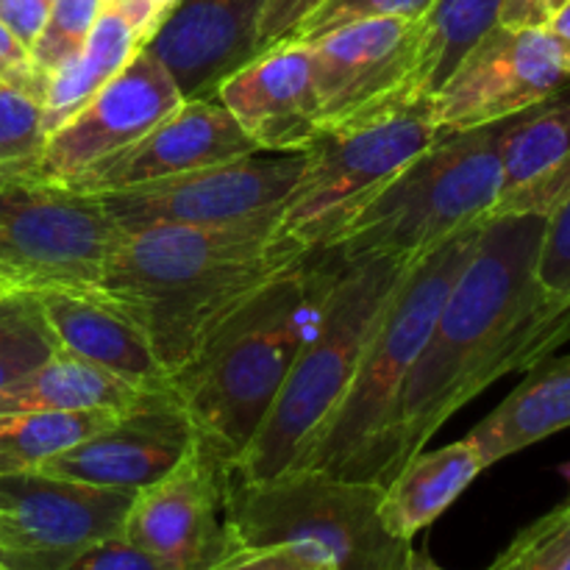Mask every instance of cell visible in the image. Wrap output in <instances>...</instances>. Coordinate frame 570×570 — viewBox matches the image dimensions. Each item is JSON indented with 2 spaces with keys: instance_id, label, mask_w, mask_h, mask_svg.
<instances>
[{
  "instance_id": "cell-28",
  "label": "cell",
  "mask_w": 570,
  "mask_h": 570,
  "mask_svg": "<svg viewBox=\"0 0 570 570\" xmlns=\"http://www.w3.org/2000/svg\"><path fill=\"white\" fill-rule=\"evenodd\" d=\"M104 0H53L48 22L39 33L37 45L31 48V61L37 76L48 87V78L65 65L70 56L78 53L83 39L92 31Z\"/></svg>"
},
{
  "instance_id": "cell-26",
  "label": "cell",
  "mask_w": 570,
  "mask_h": 570,
  "mask_svg": "<svg viewBox=\"0 0 570 570\" xmlns=\"http://www.w3.org/2000/svg\"><path fill=\"white\" fill-rule=\"evenodd\" d=\"M570 154V89L546 104L521 111L501 142L504 187L501 195L521 187L549 165Z\"/></svg>"
},
{
  "instance_id": "cell-19",
  "label": "cell",
  "mask_w": 570,
  "mask_h": 570,
  "mask_svg": "<svg viewBox=\"0 0 570 570\" xmlns=\"http://www.w3.org/2000/svg\"><path fill=\"white\" fill-rule=\"evenodd\" d=\"M39 301L61 351L137 387H170V373L156 356L148 334L100 293L50 289L39 293Z\"/></svg>"
},
{
  "instance_id": "cell-10",
  "label": "cell",
  "mask_w": 570,
  "mask_h": 570,
  "mask_svg": "<svg viewBox=\"0 0 570 570\" xmlns=\"http://www.w3.org/2000/svg\"><path fill=\"white\" fill-rule=\"evenodd\" d=\"M137 493L37 471L0 476V560L11 570H65L100 540L122 534Z\"/></svg>"
},
{
  "instance_id": "cell-31",
  "label": "cell",
  "mask_w": 570,
  "mask_h": 570,
  "mask_svg": "<svg viewBox=\"0 0 570 570\" xmlns=\"http://www.w3.org/2000/svg\"><path fill=\"white\" fill-rule=\"evenodd\" d=\"M438 0H323L289 39L312 42L323 33L334 31L340 26H348L356 20H371V17H406V20H429Z\"/></svg>"
},
{
  "instance_id": "cell-17",
  "label": "cell",
  "mask_w": 570,
  "mask_h": 570,
  "mask_svg": "<svg viewBox=\"0 0 570 570\" xmlns=\"http://www.w3.org/2000/svg\"><path fill=\"white\" fill-rule=\"evenodd\" d=\"M215 98L239 122L256 150L298 154L323 134L317 109L312 48L287 39L256 53L248 65L223 78Z\"/></svg>"
},
{
  "instance_id": "cell-32",
  "label": "cell",
  "mask_w": 570,
  "mask_h": 570,
  "mask_svg": "<svg viewBox=\"0 0 570 570\" xmlns=\"http://www.w3.org/2000/svg\"><path fill=\"white\" fill-rule=\"evenodd\" d=\"M538 282L554 298L570 301V195L546 223Z\"/></svg>"
},
{
  "instance_id": "cell-15",
  "label": "cell",
  "mask_w": 570,
  "mask_h": 570,
  "mask_svg": "<svg viewBox=\"0 0 570 570\" xmlns=\"http://www.w3.org/2000/svg\"><path fill=\"white\" fill-rule=\"evenodd\" d=\"M181 104L178 83L142 48L70 120L48 134L33 170L48 181H67L148 134Z\"/></svg>"
},
{
  "instance_id": "cell-9",
  "label": "cell",
  "mask_w": 570,
  "mask_h": 570,
  "mask_svg": "<svg viewBox=\"0 0 570 570\" xmlns=\"http://www.w3.org/2000/svg\"><path fill=\"white\" fill-rule=\"evenodd\" d=\"M304 165L306 150H254L181 176L100 193L98 200L126 237L159 226H226L282 209Z\"/></svg>"
},
{
  "instance_id": "cell-14",
  "label": "cell",
  "mask_w": 570,
  "mask_h": 570,
  "mask_svg": "<svg viewBox=\"0 0 570 570\" xmlns=\"http://www.w3.org/2000/svg\"><path fill=\"white\" fill-rule=\"evenodd\" d=\"M198 443L173 387L150 390L89 438L48 456L37 471L95 488L139 493L173 471Z\"/></svg>"
},
{
  "instance_id": "cell-8",
  "label": "cell",
  "mask_w": 570,
  "mask_h": 570,
  "mask_svg": "<svg viewBox=\"0 0 570 570\" xmlns=\"http://www.w3.org/2000/svg\"><path fill=\"white\" fill-rule=\"evenodd\" d=\"M438 137L429 98L323 131L278 215L282 232L306 250L334 248L356 215Z\"/></svg>"
},
{
  "instance_id": "cell-42",
  "label": "cell",
  "mask_w": 570,
  "mask_h": 570,
  "mask_svg": "<svg viewBox=\"0 0 570 570\" xmlns=\"http://www.w3.org/2000/svg\"><path fill=\"white\" fill-rule=\"evenodd\" d=\"M0 570H11V568H9V566H6V562H3V560H0Z\"/></svg>"
},
{
  "instance_id": "cell-30",
  "label": "cell",
  "mask_w": 570,
  "mask_h": 570,
  "mask_svg": "<svg viewBox=\"0 0 570 570\" xmlns=\"http://www.w3.org/2000/svg\"><path fill=\"white\" fill-rule=\"evenodd\" d=\"M48 131L45 111L31 95L0 83V167L37 165Z\"/></svg>"
},
{
  "instance_id": "cell-23",
  "label": "cell",
  "mask_w": 570,
  "mask_h": 570,
  "mask_svg": "<svg viewBox=\"0 0 570 570\" xmlns=\"http://www.w3.org/2000/svg\"><path fill=\"white\" fill-rule=\"evenodd\" d=\"M150 390L137 387L104 367L59 351L37 371L0 390L3 412H126Z\"/></svg>"
},
{
  "instance_id": "cell-39",
  "label": "cell",
  "mask_w": 570,
  "mask_h": 570,
  "mask_svg": "<svg viewBox=\"0 0 570 570\" xmlns=\"http://www.w3.org/2000/svg\"><path fill=\"white\" fill-rule=\"evenodd\" d=\"M546 31H549V37L554 39L557 50H560L562 65H566V70L570 72V0H566V6H562V9L551 17V22L546 26Z\"/></svg>"
},
{
  "instance_id": "cell-4",
  "label": "cell",
  "mask_w": 570,
  "mask_h": 570,
  "mask_svg": "<svg viewBox=\"0 0 570 570\" xmlns=\"http://www.w3.org/2000/svg\"><path fill=\"white\" fill-rule=\"evenodd\" d=\"M484 220L462 228L410 265L379 317L356 376L321 440L295 471L387 488L395 460V415L412 367L432 334L443 301L471 259Z\"/></svg>"
},
{
  "instance_id": "cell-35",
  "label": "cell",
  "mask_w": 570,
  "mask_h": 570,
  "mask_svg": "<svg viewBox=\"0 0 570 570\" xmlns=\"http://www.w3.org/2000/svg\"><path fill=\"white\" fill-rule=\"evenodd\" d=\"M0 83L20 92L31 95L33 100L42 104L45 81L37 76L31 61V50L0 22Z\"/></svg>"
},
{
  "instance_id": "cell-13",
  "label": "cell",
  "mask_w": 570,
  "mask_h": 570,
  "mask_svg": "<svg viewBox=\"0 0 570 570\" xmlns=\"http://www.w3.org/2000/svg\"><path fill=\"white\" fill-rule=\"evenodd\" d=\"M570 89L554 39L546 28L495 22L432 95L440 134L510 120Z\"/></svg>"
},
{
  "instance_id": "cell-18",
  "label": "cell",
  "mask_w": 570,
  "mask_h": 570,
  "mask_svg": "<svg viewBox=\"0 0 570 570\" xmlns=\"http://www.w3.org/2000/svg\"><path fill=\"white\" fill-rule=\"evenodd\" d=\"M265 0H178L145 50L161 61L184 100L215 98L223 78L256 56Z\"/></svg>"
},
{
  "instance_id": "cell-25",
  "label": "cell",
  "mask_w": 570,
  "mask_h": 570,
  "mask_svg": "<svg viewBox=\"0 0 570 570\" xmlns=\"http://www.w3.org/2000/svg\"><path fill=\"white\" fill-rule=\"evenodd\" d=\"M504 0H438L426 20V50L417 70V95L432 98L462 56L499 22Z\"/></svg>"
},
{
  "instance_id": "cell-27",
  "label": "cell",
  "mask_w": 570,
  "mask_h": 570,
  "mask_svg": "<svg viewBox=\"0 0 570 570\" xmlns=\"http://www.w3.org/2000/svg\"><path fill=\"white\" fill-rule=\"evenodd\" d=\"M59 351L39 293L11 289L0 295V390L37 371Z\"/></svg>"
},
{
  "instance_id": "cell-33",
  "label": "cell",
  "mask_w": 570,
  "mask_h": 570,
  "mask_svg": "<svg viewBox=\"0 0 570 570\" xmlns=\"http://www.w3.org/2000/svg\"><path fill=\"white\" fill-rule=\"evenodd\" d=\"M323 0H265L256 28V53L273 48L278 42H287L295 28L321 6Z\"/></svg>"
},
{
  "instance_id": "cell-20",
  "label": "cell",
  "mask_w": 570,
  "mask_h": 570,
  "mask_svg": "<svg viewBox=\"0 0 570 570\" xmlns=\"http://www.w3.org/2000/svg\"><path fill=\"white\" fill-rule=\"evenodd\" d=\"M161 20L165 11L150 0H104V9L78 53L48 78L42 98L45 131H56L111 81L145 48Z\"/></svg>"
},
{
  "instance_id": "cell-22",
  "label": "cell",
  "mask_w": 570,
  "mask_h": 570,
  "mask_svg": "<svg viewBox=\"0 0 570 570\" xmlns=\"http://www.w3.org/2000/svg\"><path fill=\"white\" fill-rule=\"evenodd\" d=\"M484 471L471 440H456L438 451H417L384 488L382 521L395 538L410 540L438 521Z\"/></svg>"
},
{
  "instance_id": "cell-40",
  "label": "cell",
  "mask_w": 570,
  "mask_h": 570,
  "mask_svg": "<svg viewBox=\"0 0 570 570\" xmlns=\"http://www.w3.org/2000/svg\"><path fill=\"white\" fill-rule=\"evenodd\" d=\"M406 570H443L438 566V562L432 560V557L426 554V551H417L412 549L410 554V562H406Z\"/></svg>"
},
{
  "instance_id": "cell-24",
  "label": "cell",
  "mask_w": 570,
  "mask_h": 570,
  "mask_svg": "<svg viewBox=\"0 0 570 570\" xmlns=\"http://www.w3.org/2000/svg\"><path fill=\"white\" fill-rule=\"evenodd\" d=\"M120 412H3L0 415V476L31 471L67 445L89 438Z\"/></svg>"
},
{
  "instance_id": "cell-38",
  "label": "cell",
  "mask_w": 570,
  "mask_h": 570,
  "mask_svg": "<svg viewBox=\"0 0 570 570\" xmlns=\"http://www.w3.org/2000/svg\"><path fill=\"white\" fill-rule=\"evenodd\" d=\"M562 6L566 0H504L499 22L510 28H546Z\"/></svg>"
},
{
  "instance_id": "cell-37",
  "label": "cell",
  "mask_w": 570,
  "mask_h": 570,
  "mask_svg": "<svg viewBox=\"0 0 570 570\" xmlns=\"http://www.w3.org/2000/svg\"><path fill=\"white\" fill-rule=\"evenodd\" d=\"M50 6L53 0H0V22L31 50L48 22Z\"/></svg>"
},
{
  "instance_id": "cell-6",
  "label": "cell",
  "mask_w": 570,
  "mask_h": 570,
  "mask_svg": "<svg viewBox=\"0 0 570 570\" xmlns=\"http://www.w3.org/2000/svg\"><path fill=\"white\" fill-rule=\"evenodd\" d=\"M515 117L440 134L356 215L334 248L345 262L390 256L415 265L456 232L488 220L504 187L501 142Z\"/></svg>"
},
{
  "instance_id": "cell-29",
  "label": "cell",
  "mask_w": 570,
  "mask_h": 570,
  "mask_svg": "<svg viewBox=\"0 0 570 570\" xmlns=\"http://www.w3.org/2000/svg\"><path fill=\"white\" fill-rule=\"evenodd\" d=\"M490 570H570V499L529 523Z\"/></svg>"
},
{
  "instance_id": "cell-11",
  "label": "cell",
  "mask_w": 570,
  "mask_h": 570,
  "mask_svg": "<svg viewBox=\"0 0 570 570\" xmlns=\"http://www.w3.org/2000/svg\"><path fill=\"white\" fill-rule=\"evenodd\" d=\"M312 78L323 131L417 100L426 20L371 17L312 39Z\"/></svg>"
},
{
  "instance_id": "cell-34",
  "label": "cell",
  "mask_w": 570,
  "mask_h": 570,
  "mask_svg": "<svg viewBox=\"0 0 570 570\" xmlns=\"http://www.w3.org/2000/svg\"><path fill=\"white\" fill-rule=\"evenodd\" d=\"M65 570H161L142 549L126 540L122 534L100 540L92 549L78 554Z\"/></svg>"
},
{
  "instance_id": "cell-2",
  "label": "cell",
  "mask_w": 570,
  "mask_h": 570,
  "mask_svg": "<svg viewBox=\"0 0 570 570\" xmlns=\"http://www.w3.org/2000/svg\"><path fill=\"white\" fill-rule=\"evenodd\" d=\"M282 209L226 226H159L128 234L98 293L148 334L173 376L217 323L309 254L282 232Z\"/></svg>"
},
{
  "instance_id": "cell-16",
  "label": "cell",
  "mask_w": 570,
  "mask_h": 570,
  "mask_svg": "<svg viewBox=\"0 0 570 570\" xmlns=\"http://www.w3.org/2000/svg\"><path fill=\"white\" fill-rule=\"evenodd\" d=\"M254 150L256 145L220 100H184L148 134L61 184L87 195L117 193V189L220 165V161L248 156Z\"/></svg>"
},
{
  "instance_id": "cell-7",
  "label": "cell",
  "mask_w": 570,
  "mask_h": 570,
  "mask_svg": "<svg viewBox=\"0 0 570 570\" xmlns=\"http://www.w3.org/2000/svg\"><path fill=\"white\" fill-rule=\"evenodd\" d=\"M384 488L317 471L267 482L232 473L228 527L239 549L289 546L317 570H406L412 543L382 521Z\"/></svg>"
},
{
  "instance_id": "cell-41",
  "label": "cell",
  "mask_w": 570,
  "mask_h": 570,
  "mask_svg": "<svg viewBox=\"0 0 570 570\" xmlns=\"http://www.w3.org/2000/svg\"><path fill=\"white\" fill-rule=\"evenodd\" d=\"M150 3H154L159 11H165V17H167V11H170L178 0H150Z\"/></svg>"
},
{
  "instance_id": "cell-1",
  "label": "cell",
  "mask_w": 570,
  "mask_h": 570,
  "mask_svg": "<svg viewBox=\"0 0 570 570\" xmlns=\"http://www.w3.org/2000/svg\"><path fill=\"white\" fill-rule=\"evenodd\" d=\"M546 223V215L484 220L401 393L393 476L460 406L570 340V301L538 282Z\"/></svg>"
},
{
  "instance_id": "cell-12",
  "label": "cell",
  "mask_w": 570,
  "mask_h": 570,
  "mask_svg": "<svg viewBox=\"0 0 570 570\" xmlns=\"http://www.w3.org/2000/svg\"><path fill=\"white\" fill-rule=\"evenodd\" d=\"M232 462L198 438L167 476L139 490L122 538L161 570H212L239 549L228 527Z\"/></svg>"
},
{
  "instance_id": "cell-21",
  "label": "cell",
  "mask_w": 570,
  "mask_h": 570,
  "mask_svg": "<svg viewBox=\"0 0 570 570\" xmlns=\"http://www.w3.org/2000/svg\"><path fill=\"white\" fill-rule=\"evenodd\" d=\"M529 371L532 373L468 434L482 454L484 468L570 426V354L554 360L546 356Z\"/></svg>"
},
{
  "instance_id": "cell-36",
  "label": "cell",
  "mask_w": 570,
  "mask_h": 570,
  "mask_svg": "<svg viewBox=\"0 0 570 570\" xmlns=\"http://www.w3.org/2000/svg\"><path fill=\"white\" fill-rule=\"evenodd\" d=\"M212 570H317L306 557L289 546L271 549H237L232 557L217 562Z\"/></svg>"
},
{
  "instance_id": "cell-3",
  "label": "cell",
  "mask_w": 570,
  "mask_h": 570,
  "mask_svg": "<svg viewBox=\"0 0 570 570\" xmlns=\"http://www.w3.org/2000/svg\"><path fill=\"white\" fill-rule=\"evenodd\" d=\"M345 265L340 248L295 259L217 323L193 360L170 376L198 438L232 468L309 343Z\"/></svg>"
},
{
  "instance_id": "cell-43",
  "label": "cell",
  "mask_w": 570,
  "mask_h": 570,
  "mask_svg": "<svg viewBox=\"0 0 570 570\" xmlns=\"http://www.w3.org/2000/svg\"><path fill=\"white\" fill-rule=\"evenodd\" d=\"M0 295H3V293H0Z\"/></svg>"
},
{
  "instance_id": "cell-5",
  "label": "cell",
  "mask_w": 570,
  "mask_h": 570,
  "mask_svg": "<svg viewBox=\"0 0 570 570\" xmlns=\"http://www.w3.org/2000/svg\"><path fill=\"white\" fill-rule=\"evenodd\" d=\"M406 271V262L390 256L345 265L321 323L295 360L259 432L234 462V476L243 482H267L301 465L343 404L367 340Z\"/></svg>"
}]
</instances>
